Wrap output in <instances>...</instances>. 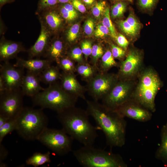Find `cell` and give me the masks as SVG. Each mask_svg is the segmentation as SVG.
I'll use <instances>...</instances> for the list:
<instances>
[{"label":"cell","mask_w":167,"mask_h":167,"mask_svg":"<svg viewBox=\"0 0 167 167\" xmlns=\"http://www.w3.org/2000/svg\"><path fill=\"white\" fill-rule=\"evenodd\" d=\"M86 110L104 133L107 144L121 147L125 143L126 122L115 110L109 109L98 101L86 100Z\"/></svg>","instance_id":"1"},{"label":"cell","mask_w":167,"mask_h":167,"mask_svg":"<svg viewBox=\"0 0 167 167\" xmlns=\"http://www.w3.org/2000/svg\"><path fill=\"white\" fill-rule=\"evenodd\" d=\"M89 115L86 110L75 106L57 113V118L62 129L74 140L83 146L94 144L98 135L99 127L90 122Z\"/></svg>","instance_id":"2"},{"label":"cell","mask_w":167,"mask_h":167,"mask_svg":"<svg viewBox=\"0 0 167 167\" xmlns=\"http://www.w3.org/2000/svg\"><path fill=\"white\" fill-rule=\"evenodd\" d=\"M132 98L152 112L156 110L155 99L162 83L153 68H143L138 75Z\"/></svg>","instance_id":"3"},{"label":"cell","mask_w":167,"mask_h":167,"mask_svg":"<svg viewBox=\"0 0 167 167\" xmlns=\"http://www.w3.org/2000/svg\"><path fill=\"white\" fill-rule=\"evenodd\" d=\"M33 104L57 113L75 106L78 98L66 92L58 81L32 97Z\"/></svg>","instance_id":"4"},{"label":"cell","mask_w":167,"mask_h":167,"mask_svg":"<svg viewBox=\"0 0 167 167\" xmlns=\"http://www.w3.org/2000/svg\"><path fill=\"white\" fill-rule=\"evenodd\" d=\"M15 130L23 139L27 140L37 139L47 127L48 124L47 117L42 109H36L24 107L16 117Z\"/></svg>","instance_id":"5"},{"label":"cell","mask_w":167,"mask_h":167,"mask_svg":"<svg viewBox=\"0 0 167 167\" xmlns=\"http://www.w3.org/2000/svg\"><path fill=\"white\" fill-rule=\"evenodd\" d=\"M73 154L79 164L84 167H126L122 156L110 151L84 146L74 150Z\"/></svg>","instance_id":"6"},{"label":"cell","mask_w":167,"mask_h":167,"mask_svg":"<svg viewBox=\"0 0 167 167\" xmlns=\"http://www.w3.org/2000/svg\"><path fill=\"white\" fill-rule=\"evenodd\" d=\"M73 139L62 129L46 128L37 140L55 154L63 156L72 150Z\"/></svg>","instance_id":"7"},{"label":"cell","mask_w":167,"mask_h":167,"mask_svg":"<svg viewBox=\"0 0 167 167\" xmlns=\"http://www.w3.org/2000/svg\"><path fill=\"white\" fill-rule=\"evenodd\" d=\"M136 80L118 79L101 100L102 104L109 109H115L132 98Z\"/></svg>","instance_id":"8"},{"label":"cell","mask_w":167,"mask_h":167,"mask_svg":"<svg viewBox=\"0 0 167 167\" xmlns=\"http://www.w3.org/2000/svg\"><path fill=\"white\" fill-rule=\"evenodd\" d=\"M118 80L117 74L99 72L87 82V91L93 100L98 101L102 99Z\"/></svg>","instance_id":"9"},{"label":"cell","mask_w":167,"mask_h":167,"mask_svg":"<svg viewBox=\"0 0 167 167\" xmlns=\"http://www.w3.org/2000/svg\"><path fill=\"white\" fill-rule=\"evenodd\" d=\"M143 54L137 49L131 48L129 50L124 60L119 65L117 74L118 79L135 80L137 78L143 67Z\"/></svg>","instance_id":"10"},{"label":"cell","mask_w":167,"mask_h":167,"mask_svg":"<svg viewBox=\"0 0 167 167\" xmlns=\"http://www.w3.org/2000/svg\"><path fill=\"white\" fill-rule=\"evenodd\" d=\"M24 96L21 88L0 95V114L10 119L16 118L24 107Z\"/></svg>","instance_id":"11"},{"label":"cell","mask_w":167,"mask_h":167,"mask_svg":"<svg viewBox=\"0 0 167 167\" xmlns=\"http://www.w3.org/2000/svg\"><path fill=\"white\" fill-rule=\"evenodd\" d=\"M115 110L121 116L140 122L150 120L152 112L133 98L121 105Z\"/></svg>","instance_id":"12"},{"label":"cell","mask_w":167,"mask_h":167,"mask_svg":"<svg viewBox=\"0 0 167 167\" xmlns=\"http://www.w3.org/2000/svg\"><path fill=\"white\" fill-rule=\"evenodd\" d=\"M24 70L12 65L9 61L0 64V77L3 81L7 91L21 88L24 75Z\"/></svg>","instance_id":"13"},{"label":"cell","mask_w":167,"mask_h":167,"mask_svg":"<svg viewBox=\"0 0 167 167\" xmlns=\"http://www.w3.org/2000/svg\"><path fill=\"white\" fill-rule=\"evenodd\" d=\"M61 73L60 82L62 88L68 93L86 100L84 94L86 88L80 84L74 73Z\"/></svg>","instance_id":"14"},{"label":"cell","mask_w":167,"mask_h":167,"mask_svg":"<svg viewBox=\"0 0 167 167\" xmlns=\"http://www.w3.org/2000/svg\"><path fill=\"white\" fill-rule=\"evenodd\" d=\"M41 24L44 25L51 33L58 30L64 20L59 12L51 8L36 13Z\"/></svg>","instance_id":"15"},{"label":"cell","mask_w":167,"mask_h":167,"mask_svg":"<svg viewBox=\"0 0 167 167\" xmlns=\"http://www.w3.org/2000/svg\"><path fill=\"white\" fill-rule=\"evenodd\" d=\"M41 25L40 32L37 40L26 51L29 58L43 56L51 40L52 34L44 25L41 24Z\"/></svg>","instance_id":"16"},{"label":"cell","mask_w":167,"mask_h":167,"mask_svg":"<svg viewBox=\"0 0 167 167\" xmlns=\"http://www.w3.org/2000/svg\"><path fill=\"white\" fill-rule=\"evenodd\" d=\"M26 51L21 42L7 40L2 37L0 42V61H9L16 58L20 52Z\"/></svg>","instance_id":"17"},{"label":"cell","mask_w":167,"mask_h":167,"mask_svg":"<svg viewBox=\"0 0 167 167\" xmlns=\"http://www.w3.org/2000/svg\"><path fill=\"white\" fill-rule=\"evenodd\" d=\"M39 75L27 70L23 77L21 86L24 96L32 97L44 89L40 85Z\"/></svg>","instance_id":"18"},{"label":"cell","mask_w":167,"mask_h":167,"mask_svg":"<svg viewBox=\"0 0 167 167\" xmlns=\"http://www.w3.org/2000/svg\"><path fill=\"white\" fill-rule=\"evenodd\" d=\"M15 66L26 69L27 71L39 75L44 69L51 65L52 62L47 59L29 58L25 60L17 57Z\"/></svg>","instance_id":"19"},{"label":"cell","mask_w":167,"mask_h":167,"mask_svg":"<svg viewBox=\"0 0 167 167\" xmlns=\"http://www.w3.org/2000/svg\"><path fill=\"white\" fill-rule=\"evenodd\" d=\"M66 49L64 42L59 39L51 40L43 56L56 63L61 58L66 55Z\"/></svg>","instance_id":"20"},{"label":"cell","mask_w":167,"mask_h":167,"mask_svg":"<svg viewBox=\"0 0 167 167\" xmlns=\"http://www.w3.org/2000/svg\"><path fill=\"white\" fill-rule=\"evenodd\" d=\"M118 24L121 30L127 35L134 37L139 34L141 25L133 14L130 12L126 19L120 20Z\"/></svg>","instance_id":"21"},{"label":"cell","mask_w":167,"mask_h":167,"mask_svg":"<svg viewBox=\"0 0 167 167\" xmlns=\"http://www.w3.org/2000/svg\"><path fill=\"white\" fill-rule=\"evenodd\" d=\"M61 75L58 66L51 65L44 69L39 76L41 82L50 85L60 80Z\"/></svg>","instance_id":"22"},{"label":"cell","mask_w":167,"mask_h":167,"mask_svg":"<svg viewBox=\"0 0 167 167\" xmlns=\"http://www.w3.org/2000/svg\"><path fill=\"white\" fill-rule=\"evenodd\" d=\"M82 79L88 82L98 72V68L87 62L77 63L76 66V71Z\"/></svg>","instance_id":"23"},{"label":"cell","mask_w":167,"mask_h":167,"mask_svg":"<svg viewBox=\"0 0 167 167\" xmlns=\"http://www.w3.org/2000/svg\"><path fill=\"white\" fill-rule=\"evenodd\" d=\"M101 58L99 65L97 66L99 72H108L112 68L118 66L112 55L110 49H107Z\"/></svg>","instance_id":"24"},{"label":"cell","mask_w":167,"mask_h":167,"mask_svg":"<svg viewBox=\"0 0 167 167\" xmlns=\"http://www.w3.org/2000/svg\"><path fill=\"white\" fill-rule=\"evenodd\" d=\"M161 137L160 145L156 153L155 156L167 164V128L165 125L161 128Z\"/></svg>","instance_id":"25"},{"label":"cell","mask_w":167,"mask_h":167,"mask_svg":"<svg viewBox=\"0 0 167 167\" xmlns=\"http://www.w3.org/2000/svg\"><path fill=\"white\" fill-rule=\"evenodd\" d=\"M50 155L49 151L45 153L36 152L27 159L26 164L37 167L46 163H50L51 161Z\"/></svg>","instance_id":"26"},{"label":"cell","mask_w":167,"mask_h":167,"mask_svg":"<svg viewBox=\"0 0 167 167\" xmlns=\"http://www.w3.org/2000/svg\"><path fill=\"white\" fill-rule=\"evenodd\" d=\"M75 62L67 55L61 58L57 62L58 66L62 71L67 73H74L76 71Z\"/></svg>","instance_id":"27"},{"label":"cell","mask_w":167,"mask_h":167,"mask_svg":"<svg viewBox=\"0 0 167 167\" xmlns=\"http://www.w3.org/2000/svg\"><path fill=\"white\" fill-rule=\"evenodd\" d=\"M16 126V118L9 119L0 127V143L4 137L8 134L15 130Z\"/></svg>","instance_id":"28"},{"label":"cell","mask_w":167,"mask_h":167,"mask_svg":"<svg viewBox=\"0 0 167 167\" xmlns=\"http://www.w3.org/2000/svg\"><path fill=\"white\" fill-rule=\"evenodd\" d=\"M102 24L109 30L111 36L115 39L117 34L110 18L109 9V7H106L105 9L102 20Z\"/></svg>","instance_id":"29"},{"label":"cell","mask_w":167,"mask_h":167,"mask_svg":"<svg viewBox=\"0 0 167 167\" xmlns=\"http://www.w3.org/2000/svg\"><path fill=\"white\" fill-rule=\"evenodd\" d=\"M129 2H128L119 1L114 4L111 10L112 17L116 18L122 16L126 11Z\"/></svg>","instance_id":"30"},{"label":"cell","mask_w":167,"mask_h":167,"mask_svg":"<svg viewBox=\"0 0 167 167\" xmlns=\"http://www.w3.org/2000/svg\"><path fill=\"white\" fill-rule=\"evenodd\" d=\"M105 52L102 47L99 44L92 45L91 55L92 60L91 64L97 67L98 60L102 56Z\"/></svg>","instance_id":"31"},{"label":"cell","mask_w":167,"mask_h":167,"mask_svg":"<svg viewBox=\"0 0 167 167\" xmlns=\"http://www.w3.org/2000/svg\"><path fill=\"white\" fill-rule=\"evenodd\" d=\"M67 54V56L78 63H82L86 62L84 60L83 56V53L80 48L79 47L72 48Z\"/></svg>","instance_id":"32"},{"label":"cell","mask_w":167,"mask_h":167,"mask_svg":"<svg viewBox=\"0 0 167 167\" xmlns=\"http://www.w3.org/2000/svg\"><path fill=\"white\" fill-rule=\"evenodd\" d=\"M158 1L159 0H137V4L141 9L150 11L155 7Z\"/></svg>","instance_id":"33"},{"label":"cell","mask_w":167,"mask_h":167,"mask_svg":"<svg viewBox=\"0 0 167 167\" xmlns=\"http://www.w3.org/2000/svg\"><path fill=\"white\" fill-rule=\"evenodd\" d=\"M79 29V25L75 24L71 26L67 30L66 37L67 41L70 43L74 41L76 38Z\"/></svg>","instance_id":"34"},{"label":"cell","mask_w":167,"mask_h":167,"mask_svg":"<svg viewBox=\"0 0 167 167\" xmlns=\"http://www.w3.org/2000/svg\"><path fill=\"white\" fill-rule=\"evenodd\" d=\"M106 2L105 1H101L96 3L92 8V13L96 18H100L104 14L106 8Z\"/></svg>","instance_id":"35"},{"label":"cell","mask_w":167,"mask_h":167,"mask_svg":"<svg viewBox=\"0 0 167 167\" xmlns=\"http://www.w3.org/2000/svg\"><path fill=\"white\" fill-rule=\"evenodd\" d=\"M58 2V0H40L36 13L46 9L53 8Z\"/></svg>","instance_id":"36"},{"label":"cell","mask_w":167,"mask_h":167,"mask_svg":"<svg viewBox=\"0 0 167 167\" xmlns=\"http://www.w3.org/2000/svg\"><path fill=\"white\" fill-rule=\"evenodd\" d=\"M59 12L64 19L68 22L74 20L78 16V15L71 11L62 5L59 8Z\"/></svg>","instance_id":"37"},{"label":"cell","mask_w":167,"mask_h":167,"mask_svg":"<svg viewBox=\"0 0 167 167\" xmlns=\"http://www.w3.org/2000/svg\"><path fill=\"white\" fill-rule=\"evenodd\" d=\"M110 50L114 58L122 60L126 55L125 50L113 44H112L111 45Z\"/></svg>","instance_id":"38"},{"label":"cell","mask_w":167,"mask_h":167,"mask_svg":"<svg viewBox=\"0 0 167 167\" xmlns=\"http://www.w3.org/2000/svg\"><path fill=\"white\" fill-rule=\"evenodd\" d=\"M92 46V42L89 41H85L81 43L80 48L86 60L91 55Z\"/></svg>","instance_id":"39"},{"label":"cell","mask_w":167,"mask_h":167,"mask_svg":"<svg viewBox=\"0 0 167 167\" xmlns=\"http://www.w3.org/2000/svg\"><path fill=\"white\" fill-rule=\"evenodd\" d=\"M95 24L94 20L91 18L88 19L84 26V30L88 35H91L94 32Z\"/></svg>","instance_id":"40"},{"label":"cell","mask_w":167,"mask_h":167,"mask_svg":"<svg viewBox=\"0 0 167 167\" xmlns=\"http://www.w3.org/2000/svg\"><path fill=\"white\" fill-rule=\"evenodd\" d=\"M110 33L109 30L103 24L97 25L94 31V34L96 37H103Z\"/></svg>","instance_id":"41"},{"label":"cell","mask_w":167,"mask_h":167,"mask_svg":"<svg viewBox=\"0 0 167 167\" xmlns=\"http://www.w3.org/2000/svg\"><path fill=\"white\" fill-rule=\"evenodd\" d=\"M117 44L119 46L125 51L126 50L129 43L126 38L123 35L119 33L115 39Z\"/></svg>","instance_id":"42"},{"label":"cell","mask_w":167,"mask_h":167,"mask_svg":"<svg viewBox=\"0 0 167 167\" xmlns=\"http://www.w3.org/2000/svg\"><path fill=\"white\" fill-rule=\"evenodd\" d=\"M71 4L75 9L79 12L83 13L86 12V8L80 0H72Z\"/></svg>","instance_id":"43"},{"label":"cell","mask_w":167,"mask_h":167,"mask_svg":"<svg viewBox=\"0 0 167 167\" xmlns=\"http://www.w3.org/2000/svg\"><path fill=\"white\" fill-rule=\"evenodd\" d=\"M8 154V152L5 147L0 143V163L3 162L6 159Z\"/></svg>","instance_id":"44"},{"label":"cell","mask_w":167,"mask_h":167,"mask_svg":"<svg viewBox=\"0 0 167 167\" xmlns=\"http://www.w3.org/2000/svg\"><path fill=\"white\" fill-rule=\"evenodd\" d=\"M6 91L5 83L2 79L0 77V95L2 94Z\"/></svg>","instance_id":"45"},{"label":"cell","mask_w":167,"mask_h":167,"mask_svg":"<svg viewBox=\"0 0 167 167\" xmlns=\"http://www.w3.org/2000/svg\"><path fill=\"white\" fill-rule=\"evenodd\" d=\"M10 118L0 114V127L5 123Z\"/></svg>","instance_id":"46"},{"label":"cell","mask_w":167,"mask_h":167,"mask_svg":"<svg viewBox=\"0 0 167 167\" xmlns=\"http://www.w3.org/2000/svg\"><path fill=\"white\" fill-rule=\"evenodd\" d=\"M14 0H0V7L5 4L13 2Z\"/></svg>","instance_id":"47"},{"label":"cell","mask_w":167,"mask_h":167,"mask_svg":"<svg viewBox=\"0 0 167 167\" xmlns=\"http://www.w3.org/2000/svg\"><path fill=\"white\" fill-rule=\"evenodd\" d=\"M83 1L86 4L90 5L94 2L95 0H83Z\"/></svg>","instance_id":"48"},{"label":"cell","mask_w":167,"mask_h":167,"mask_svg":"<svg viewBox=\"0 0 167 167\" xmlns=\"http://www.w3.org/2000/svg\"><path fill=\"white\" fill-rule=\"evenodd\" d=\"M58 2L62 3H69L72 0H58Z\"/></svg>","instance_id":"49"},{"label":"cell","mask_w":167,"mask_h":167,"mask_svg":"<svg viewBox=\"0 0 167 167\" xmlns=\"http://www.w3.org/2000/svg\"><path fill=\"white\" fill-rule=\"evenodd\" d=\"M114 1H126L130 3H132L133 2V0H112Z\"/></svg>","instance_id":"50"},{"label":"cell","mask_w":167,"mask_h":167,"mask_svg":"<svg viewBox=\"0 0 167 167\" xmlns=\"http://www.w3.org/2000/svg\"><path fill=\"white\" fill-rule=\"evenodd\" d=\"M7 166L3 162L0 163V167H6Z\"/></svg>","instance_id":"51"},{"label":"cell","mask_w":167,"mask_h":167,"mask_svg":"<svg viewBox=\"0 0 167 167\" xmlns=\"http://www.w3.org/2000/svg\"><path fill=\"white\" fill-rule=\"evenodd\" d=\"M165 125V126H166V127L167 128V122L166 124Z\"/></svg>","instance_id":"52"}]
</instances>
